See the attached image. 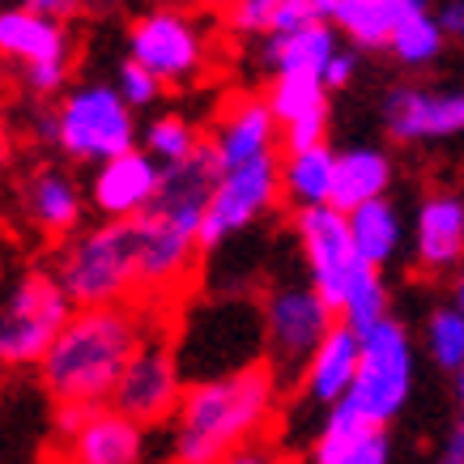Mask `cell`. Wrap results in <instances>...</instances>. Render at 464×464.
<instances>
[{
    "instance_id": "5",
    "label": "cell",
    "mask_w": 464,
    "mask_h": 464,
    "mask_svg": "<svg viewBox=\"0 0 464 464\" xmlns=\"http://www.w3.org/2000/svg\"><path fill=\"white\" fill-rule=\"evenodd\" d=\"M72 303L52 268H26L9 295L0 298V366L5 371H39L43 358L72 320Z\"/></svg>"
},
{
    "instance_id": "34",
    "label": "cell",
    "mask_w": 464,
    "mask_h": 464,
    "mask_svg": "<svg viewBox=\"0 0 464 464\" xmlns=\"http://www.w3.org/2000/svg\"><path fill=\"white\" fill-rule=\"evenodd\" d=\"M94 409H99V405H56V418H52V426H56L60 443L77 435V430L90 422V413H94Z\"/></svg>"
},
{
    "instance_id": "11",
    "label": "cell",
    "mask_w": 464,
    "mask_h": 464,
    "mask_svg": "<svg viewBox=\"0 0 464 464\" xmlns=\"http://www.w3.org/2000/svg\"><path fill=\"white\" fill-rule=\"evenodd\" d=\"M295 239H298V252H303V265H307V282L320 290V298L328 307L341 311L358 268H362L350 235V218L341 209H333V205L295 213Z\"/></svg>"
},
{
    "instance_id": "22",
    "label": "cell",
    "mask_w": 464,
    "mask_h": 464,
    "mask_svg": "<svg viewBox=\"0 0 464 464\" xmlns=\"http://www.w3.org/2000/svg\"><path fill=\"white\" fill-rule=\"evenodd\" d=\"M341 52L337 26L333 22H311V26L295 30V34H273L260 43V64L268 77H320Z\"/></svg>"
},
{
    "instance_id": "31",
    "label": "cell",
    "mask_w": 464,
    "mask_h": 464,
    "mask_svg": "<svg viewBox=\"0 0 464 464\" xmlns=\"http://www.w3.org/2000/svg\"><path fill=\"white\" fill-rule=\"evenodd\" d=\"M426 350L443 371H464V315L456 307H439L426 320Z\"/></svg>"
},
{
    "instance_id": "39",
    "label": "cell",
    "mask_w": 464,
    "mask_h": 464,
    "mask_svg": "<svg viewBox=\"0 0 464 464\" xmlns=\"http://www.w3.org/2000/svg\"><path fill=\"white\" fill-rule=\"evenodd\" d=\"M451 307H456V311L464 315V265L456 268V298H451Z\"/></svg>"
},
{
    "instance_id": "8",
    "label": "cell",
    "mask_w": 464,
    "mask_h": 464,
    "mask_svg": "<svg viewBox=\"0 0 464 464\" xmlns=\"http://www.w3.org/2000/svg\"><path fill=\"white\" fill-rule=\"evenodd\" d=\"M413 388V341L401 320H383L380 328L362 333L358 380L345 405L371 426H388L405 409Z\"/></svg>"
},
{
    "instance_id": "40",
    "label": "cell",
    "mask_w": 464,
    "mask_h": 464,
    "mask_svg": "<svg viewBox=\"0 0 464 464\" xmlns=\"http://www.w3.org/2000/svg\"><path fill=\"white\" fill-rule=\"evenodd\" d=\"M456 401H460V409H464V371L456 375Z\"/></svg>"
},
{
    "instance_id": "30",
    "label": "cell",
    "mask_w": 464,
    "mask_h": 464,
    "mask_svg": "<svg viewBox=\"0 0 464 464\" xmlns=\"http://www.w3.org/2000/svg\"><path fill=\"white\" fill-rule=\"evenodd\" d=\"M337 320L350 324L358 337L371 333V328H380L383 320H392V315H388V285H383L380 268H371V265L358 268V277H353L350 295H345V303H341Z\"/></svg>"
},
{
    "instance_id": "33",
    "label": "cell",
    "mask_w": 464,
    "mask_h": 464,
    "mask_svg": "<svg viewBox=\"0 0 464 464\" xmlns=\"http://www.w3.org/2000/svg\"><path fill=\"white\" fill-rule=\"evenodd\" d=\"M115 90L124 94V102L132 107V111H141V107H154L158 99H162V90L167 85L158 82L150 69H141L137 60H120V69H115Z\"/></svg>"
},
{
    "instance_id": "29",
    "label": "cell",
    "mask_w": 464,
    "mask_h": 464,
    "mask_svg": "<svg viewBox=\"0 0 464 464\" xmlns=\"http://www.w3.org/2000/svg\"><path fill=\"white\" fill-rule=\"evenodd\" d=\"M443 26H439V17L426 9L422 0H409V14L401 17V26L392 30V43H388V52H392L401 64L409 69H422L430 60H439L443 52Z\"/></svg>"
},
{
    "instance_id": "21",
    "label": "cell",
    "mask_w": 464,
    "mask_h": 464,
    "mask_svg": "<svg viewBox=\"0 0 464 464\" xmlns=\"http://www.w3.org/2000/svg\"><path fill=\"white\" fill-rule=\"evenodd\" d=\"M218 179H222V170H218V162H213V154H209V141H205V150H200L197 158L162 170V192H158L154 213L175 226H183V230H192V235H200L205 209H209V197H213V188H218Z\"/></svg>"
},
{
    "instance_id": "3",
    "label": "cell",
    "mask_w": 464,
    "mask_h": 464,
    "mask_svg": "<svg viewBox=\"0 0 464 464\" xmlns=\"http://www.w3.org/2000/svg\"><path fill=\"white\" fill-rule=\"evenodd\" d=\"M52 273L77 311L141 303V226L99 222L56 247ZM145 307V303H141Z\"/></svg>"
},
{
    "instance_id": "15",
    "label": "cell",
    "mask_w": 464,
    "mask_h": 464,
    "mask_svg": "<svg viewBox=\"0 0 464 464\" xmlns=\"http://www.w3.org/2000/svg\"><path fill=\"white\" fill-rule=\"evenodd\" d=\"M22 209H26L30 226L39 230L43 239L64 247L85 230L90 197L64 167H39L30 170L26 183H22Z\"/></svg>"
},
{
    "instance_id": "28",
    "label": "cell",
    "mask_w": 464,
    "mask_h": 464,
    "mask_svg": "<svg viewBox=\"0 0 464 464\" xmlns=\"http://www.w3.org/2000/svg\"><path fill=\"white\" fill-rule=\"evenodd\" d=\"M265 102L277 128L303 124V120H320L328 115V85L320 77H268Z\"/></svg>"
},
{
    "instance_id": "4",
    "label": "cell",
    "mask_w": 464,
    "mask_h": 464,
    "mask_svg": "<svg viewBox=\"0 0 464 464\" xmlns=\"http://www.w3.org/2000/svg\"><path fill=\"white\" fill-rule=\"evenodd\" d=\"M39 141L94 170L120 154L141 150L137 145V115L115 90V82H82L69 85V94L56 99V107L34 120Z\"/></svg>"
},
{
    "instance_id": "14",
    "label": "cell",
    "mask_w": 464,
    "mask_h": 464,
    "mask_svg": "<svg viewBox=\"0 0 464 464\" xmlns=\"http://www.w3.org/2000/svg\"><path fill=\"white\" fill-rule=\"evenodd\" d=\"M0 60L17 64V72L72 64V34L64 17L39 5H9L0 9Z\"/></svg>"
},
{
    "instance_id": "6",
    "label": "cell",
    "mask_w": 464,
    "mask_h": 464,
    "mask_svg": "<svg viewBox=\"0 0 464 464\" xmlns=\"http://www.w3.org/2000/svg\"><path fill=\"white\" fill-rule=\"evenodd\" d=\"M260 320H265V366L282 388H298L315 350L337 328V311L324 303L311 282H282L265 290Z\"/></svg>"
},
{
    "instance_id": "10",
    "label": "cell",
    "mask_w": 464,
    "mask_h": 464,
    "mask_svg": "<svg viewBox=\"0 0 464 464\" xmlns=\"http://www.w3.org/2000/svg\"><path fill=\"white\" fill-rule=\"evenodd\" d=\"M285 205L282 200V154L265 158V162H252V167L226 170L218 188L209 197V209H205V226H200V252L209 256L218 252L222 243H230L235 235L252 230L260 218Z\"/></svg>"
},
{
    "instance_id": "25",
    "label": "cell",
    "mask_w": 464,
    "mask_h": 464,
    "mask_svg": "<svg viewBox=\"0 0 464 464\" xmlns=\"http://www.w3.org/2000/svg\"><path fill=\"white\" fill-rule=\"evenodd\" d=\"M333 179H337V150L333 145L282 154V200L295 213L333 205Z\"/></svg>"
},
{
    "instance_id": "18",
    "label": "cell",
    "mask_w": 464,
    "mask_h": 464,
    "mask_svg": "<svg viewBox=\"0 0 464 464\" xmlns=\"http://www.w3.org/2000/svg\"><path fill=\"white\" fill-rule=\"evenodd\" d=\"M413 265L439 277L464 265V200L430 192L413 218Z\"/></svg>"
},
{
    "instance_id": "7",
    "label": "cell",
    "mask_w": 464,
    "mask_h": 464,
    "mask_svg": "<svg viewBox=\"0 0 464 464\" xmlns=\"http://www.w3.org/2000/svg\"><path fill=\"white\" fill-rule=\"evenodd\" d=\"M128 60L150 69L167 90L200 82L213 64V30L192 9H145L128 22Z\"/></svg>"
},
{
    "instance_id": "38",
    "label": "cell",
    "mask_w": 464,
    "mask_h": 464,
    "mask_svg": "<svg viewBox=\"0 0 464 464\" xmlns=\"http://www.w3.org/2000/svg\"><path fill=\"white\" fill-rule=\"evenodd\" d=\"M435 17H439V26H443V34H451V39H464V0H451V5H443Z\"/></svg>"
},
{
    "instance_id": "20",
    "label": "cell",
    "mask_w": 464,
    "mask_h": 464,
    "mask_svg": "<svg viewBox=\"0 0 464 464\" xmlns=\"http://www.w3.org/2000/svg\"><path fill=\"white\" fill-rule=\"evenodd\" d=\"M388 426H371L350 405L324 413L320 430L311 439V464H388Z\"/></svg>"
},
{
    "instance_id": "26",
    "label": "cell",
    "mask_w": 464,
    "mask_h": 464,
    "mask_svg": "<svg viewBox=\"0 0 464 464\" xmlns=\"http://www.w3.org/2000/svg\"><path fill=\"white\" fill-rule=\"evenodd\" d=\"M345 218H350V235L362 265L383 268L401 252V213H396L392 200H371V205L345 213Z\"/></svg>"
},
{
    "instance_id": "9",
    "label": "cell",
    "mask_w": 464,
    "mask_h": 464,
    "mask_svg": "<svg viewBox=\"0 0 464 464\" xmlns=\"http://www.w3.org/2000/svg\"><path fill=\"white\" fill-rule=\"evenodd\" d=\"M183 392H188V375L179 366L175 341H170L167 328H158L154 337L141 345V353L132 358L128 375L120 380V388L111 396V409H120L124 418H132L145 430H154V426L175 422Z\"/></svg>"
},
{
    "instance_id": "17",
    "label": "cell",
    "mask_w": 464,
    "mask_h": 464,
    "mask_svg": "<svg viewBox=\"0 0 464 464\" xmlns=\"http://www.w3.org/2000/svg\"><path fill=\"white\" fill-rule=\"evenodd\" d=\"M60 464H150V430L120 409L99 405L77 435L64 439Z\"/></svg>"
},
{
    "instance_id": "35",
    "label": "cell",
    "mask_w": 464,
    "mask_h": 464,
    "mask_svg": "<svg viewBox=\"0 0 464 464\" xmlns=\"http://www.w3.org/2000/svg\"><path fill=\"white\" fill-rule=\"evenodd\" d=\"M353 72H358V56H353L350 47H341L337 56H333V64L324 69V85H328V94H333V90H345V85L353 82Z\"/></svg>"
},
{
    "instance_id": "36",
    "label": "cell",
    "mask_w": 464,
    "mask_h": 464,
    "mask_svg": "<svg viewBox=\"0 0 464 464\" xmlns=\"http://www.w3.org/2000/svg\"><path fill=\"white\" fill-rule=\"evenodd\" d=\"M222 464H285V456L273 443H252V448L235 451V456H226Z\"/></svg>"
},
{
    "instance_id": "19",
    "label": "cell",
    "mask_w": 464,
    "mask_h": 464,
    "mask_svg": "<svg viewBox=\"0 0 464 464\" xmlns=\"http://www.w3.org/2000/svg\"><path fill=\"white\" fill-rule=\"evenodd\" d=\"M358 358H362V337L353 333L350 324L337 320V328L328 333V341L315 350V358L307 362L303 380H298L303 401L320 409L345 405L353 392V380H358Z\"/></svg>"
},
{
    "instance_id": "32",
    "label": "cell",
    "mask_w": 464,
    "mask_h": 464,
    "mask_svg": "<svg viewBox=\"0 0 464 464\" xmlns=\"http://www.w3.org/2000/svg\"><path fill=\"white\" fill-rule=\"evenodd\" d=\"M273 17H277V0H239V5L222 9L226 30H235L243 39H260V43L273 34Z\"/></svg>"
},
{
    "instance_id": "37",
    "label": "cell",
    "mask_w": 464,
    "mask_h": 464,
    "mask_svg": "<svg viewBox=\"0 0 464 464\" xmlns=\"http://www.w3.org/2000/svg\"><path fill=\"white\" fill-rule=\"evenodd\" d=\"M435 464H464V422H456L439 448V460Z\"/></svg>"
},
{
    "instance_id": "1",
    "label": "cell",
    "mask_w": 464,
    "mask_h": 464,
    "mask_svg": "<svg viewBox=\"0 0 464 464\" xmlns=\"http://www.w3.org/2000/svg\"><path fill=\"white\" fill-rule=\"evenodd\" d=\"M162 324L158 307H90L72 311L60 341L39 366L43 392L56 405H111L132 358Z\"/></svg>"
},
{
    "instance_id": "12",
    "label": "cell",
    "mask_w": 464,
    "mask_h": 464,
    "mask_svg": "<svg viewBox=\"0 0 464 464\" xmlns=\"http://www.w3.org/2000/svg\"><path fill=\"white\" fill-rule=\"evenodd\" d=\"M158 192H162V167L145 150H132V154H120L94 167L85 183L90 209L102 222H137L145 213H154Z\"/></svg>"
},
{
    "instance_id": "13",
    "label": "cell",
    "mask_w": 464,
    "mask_h": 464,
    "mask_svg": "<svg viewBox=\"0 0 464 464\" xmlns=\"http://www.w3.org/2000/svg\"><path fill=\"white\" fill-rule=\"evenodd\" d=\"M209 154L222 175L282 154V128L268 111L265 94H235L226 102L209 132Z\"/></svg>"
},
{
    "instance_id": "23",
    "label": "cell",
    "mask_w": 464,
    "mask_h": 464,
    "mask_svg": "<svg viewBox=\"0 0 464 464\" xmlns=\"http://www.w3.org/2000/svg\"><path fill=\"white\" fill-rule=\"evenodd\" d=\"M392 188V162L383 150L371 145H350L337 150V179H333V209L353 213L371 200H388Z\"/></svg>"
},
{
    "instance_id": "2",
    "label": "cell",
    "mask_w": 464,
    "mask_h": 464,
    "mask_svg": "<svg viewBox=\"0 0 464 464\" xmlns=\"http://www.w3.org/2000/svg\"><path fill=\"white\" fill-rule=\"evenodd\" d=\"M282 383L265 362L222 375V380L188 383L175 422L167 426L170 464H222L226 456L265 443V430L277 418Z\"/></svg>"
},
{
    "instance_id": "27",
    "label": "cell",
    "mask_w": 464,
    "mask_h": 464,
    "mask_svg": "<svg viewBox=\"0 0 464 464\" xmlns=\"http://www.w3.org/2000/svg\"><path fill=\"white\" fill-rule=\"evenodd\" d=\"M205 132H200L192 120L183 111H162L154 115L150 124H145L141 132V150L150 158H154L158 167L167 170V167H179V162H188V158H197L200 150H205Z\"/></svg>"
},
{
    "instance_id": "24",
    "label": "cell",
    "mask_w": 464,
    "mask_h": 464,
    "mask_svg": "<svg viewBox=\"0 0 464 464\" xmlns=\"http://www.w3.org/2000/svg\"><path fill=\"white\" fill-rule=\"evenodd\" d=\"M405 14L409 0H324V17L337 26V34H345L353 47H366V52L388 47Z\"/></svg>"
},
{
    "instance_id": "16",
    "label": "cell",
    "mask_w": 464,
    "mask_h": 464,
    "mask_svg": "<svg viewBox=\"0 0 464 464\" xmlns=\"http://www.w3.org/2000/svg\"><path fill=\"white\" fill-rule=\"evenodd\" d=\"M383 124L396 141H439L464 132V90L396 85L383 99Z\"/></svg>"
}]
</instances>
